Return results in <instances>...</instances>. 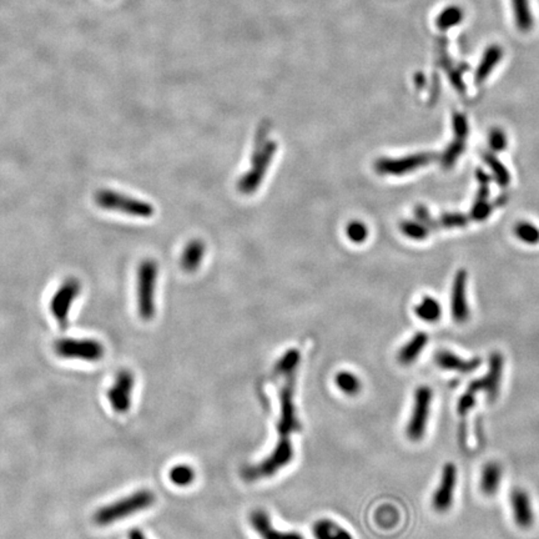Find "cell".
<instances>
[{
  "label": "cell",
  "instance_id": "cell-1",
  "mask_svg": "<svg viewBox=\"0 0 539 539\" xmlns=\"http://www.w3.org/2000/svg\"><path fill=\"white\" fill-rule=\"evenodd\" d=\"M155 501L157 497L151 490H136L134 493L122 497L113 503L98 508L92 516V521L99 527H107L116 522H120L130 516H134L136 513L146 511L148 508L154 505Z\"/></svg>",
  "mask_w": 539,
  "mask_h": 539
},
{
  "label": "cell",
  "instance_id": "cell-2",
  "mask_svg": "<svg viewBox=\"0 0 539 539\" xmlns=\"http://www.w3.org/2000/svg\"><path fill=\"white\" fill-rule=\"evenodd\" d=\"M276 150L277 144L272 140H267L261 145L260 142H256L255 151L251 157V166L239 179L236 185L239 192H241L242 195H252L259 190L276 154Z\"/></svg>",
  "mask_w": 539,
  "mask_h": 539
},
{
  "label": "cell",
  "instance_id": "cell-3",
  "mask_svg": "<svg viewBox=\"0 0 539 539\" xmlns=\"http://www.w3.org/2000/svg\"><path fill=\"white\" fill-rule=\"evenodd\" d=\"M157 263L145 259L137 267L136 274V304L137 313L144 321H151L155 316V289H157Z\"/></svg>",
  "mask_w": 539,
  "mask_h": 539
},
{
  "label": "cell",
  "instance_id": "cell-4",
  "mask_svg": "<svg viewBox=\"0 0 539 539\" xmlns=\"http://www.w3.org/2000/svg\"><path fill=\"white\" fill-rule=\"evenodd\" d=\"M293 458V447L290 438H278L272 452L256 466L246 467L242 471V477L248 482H255L259 479L269 478L276 475L281 469L291 463Z\"/></svg>",
  "mask_w": 539,
  "mask_h": 539
},
{
  "label": "cell",
  "instance_id": "cell-5",
  "mask_svg": "<svg viewBox=\"0 0 539 539\" xmlns=\"http://www.w3.org/2000/svg\"><path fill=\"white\" fill-rule=\"evenodd\" d=\"M94 200H95L96 205L105 209V210L127 213V215L135 216V218L148 219L155 213L154 206L149 202L136 199L133 196L124 195L120 192L109 190V189L98 190L94 195Z\"/></svg>",
  "mask_w": 539,
  "mask_h": 539
},
{
  "label": "cell",
  "instance_id": "cell-6",
  "mask_svg": "<svg viewBox=\"0 0 539 539\" xmlns=\"http://www.w3.org/2000/svg\"><path fill=\"white\" fill-rule=\"evenodd\" d=\"M433 391L428 386H419L415 391L411 416L406 426V436L412 442H419L426 434L432 408Z\"/></svg>",
  "mask_w": 539,
  "mask_h": 539
},
{
  "label": "cell",
  "instance_id": "cell-7",
  "mask_svg": "<svg viewBox=\"0 0 539 539\" xmlns=\"http://www.w3.org/2000/svg\"><path fill=\"white\" fill-rule=\"evenodd\" d=\"M280 390V419L277 422L278 438H290L292 433L301 431L295 406V373L287 375Z\"/></svg>",
  "mask_w": 539,
  "mask_h": 539
},
{
  "label": "cell",
  "instance_id": "cell-8",
  "mask_svg": "<svg viewBox=\"0 0 539 539\" xmlns=\"http://www.w3.org/2000/svg\"><path fill=\"white\" fill-rule=\"evenodd\" d=\"M54 351L66 360L99 362L105 356L104 345L95 339H60L54 342Z\"/></svg>",
  "mask_w": 539,
  "mask_h": 539
},
{
  "label": "cell",
  "instance_id": "cell-9",
  "mask_svg": "<svg viewBox=\"0 0 539 539\" xmlns=\"http://www.w3.org/2000/svg\"><path fill=\"white\" fill-rule=\"evenodd\" d=\"M437 159L434 153H417L402 157H381L377 159L373 168L380 175L402 176L417 170L427 163H432Z\"/></svg>",
  "mask_w": 539,
  "mask_h": 539
},
{
  "label": "cell",
  "instance_id": "cell-10",
  "mask_svg": "<svg viewBox=\"0 0 539 539\" xmlns=\"http://www.w3.org/2000/svg\"><path fill=\"white\" fill-rule=\"evenodd\" d=\"M504 360L503 356L499 352H493L490 356L488 371L481 378L473 380L469 383L467 390L473 395L482 392L490 402H493L501 392L502 377H503Z\"/></svg>",
  "mask_w": 539,
  "mask_h": 539
},
{
  "label": "cell",
  "instance_id": "cell-11",
  "mask_svg": "<svg viewBox=\"0 0 539 539\" xmlns=\"http://www.w3.org/2000/svg\"><path fill=\"white\" fill-rule=\"evenodd\" d=\"M81 292V284L78 278L69 277L66 278L57 292L51 298L50 302V311L57 319V325L65 330L69 324V313L75 298H78Z\"/></svg>",
  "mask_w": 539,
  "mask_h": 539
},
{
  "label": "cell",
  "instance_id": "cell-12",
  "mask_svg": "<svg viewBox=\"0 0 539 539\" xmlns=\"http://www.w3.org/2000/svg\"><path fill=\"white\" fill-rule=\"evenodd\" d=\"M135 376L130 369H121L107 389V397L114 411L125 415L130 411L134 395Z\"/></svg>",
  "mask_w": 539,
  "mask_h": 539
},
{
  "label": "cell",
  "instance_id": "cell-13",
  "mask_svg": "<svg viewBox=\"0 0 539 539\" xmlns=\"http://www.w3.org/2000/svg\"><path fill=\"white\" fill-rule=\"evenodd\" d=\"M457 486V467L448 462L442 469L440 483L432 496V507L437 513H446L453 505L454 492Z\"/></svg>",
  "mask_w": 539,
  "mask_h": 539
},
{
  "label": "cell",
  "instance_id": "cell-14",
  "mask_svg": "<svg viewBox=\"0 0 539 539\" xmlns=\"http://www.w3.org/2000/svg\"><path fill=\"white\" fill-rule=\"evenodd\" d=\"M466 285H467V272L460 270L454 277L452 286V300H451V311L454 322L466 324L469 321V307L466 298Z\"/></svg>",
  "mask_w": 539,
  "mask_h": 539
},
{
  "label": "cell",
  "instance_id": "cell-15",
  "mask_svg": "<svg viewBox=\"0 0 539 539\" xmlns=\"http://www.w3.org/2000/svg\"><path fill=\"white\" fill-rule=\"evenodd\" d=\"M510 501L516 525L523 529L531 528L534 523V511L531 496L523 488H514L511 492Z\"/></svg>",
  "mask_w": 539,
  "mask_h": 539
},
{
  "label": "cell",
  "instance_id": "cell-16",
  "mask_svg": "<svg viewBox=\"0 0 539 539\" xmlns=\"http://www.w3.org/2000/svg\"><path fill=\"white\" fill-rule=\"evenodd\" d=\"M434 362L440 369L449 372H457L462 375L472 373L482 365V360L479 357L466 360L447 350H441L438 352H436Z\"/></svg>",
  "mask_w": 539,
  "mask_h": 539
},
{
  "label": "cell",
  "instance_id": "cell-17",
  "mask_svg": "<svg viewBox=\"0 0 539 539\" xmlns=\"http://www.w3.org/2000/svg\"><path fill=\"white\" fill-rule=\"evenodd\" d=\"M250 523L263 539H305L298 532H281L271 523V518L263 510H255L250 514Z\"/></svg>",
  "mask_w": 539,
  "mask_h": 539
},
{
  "label": "cell",
  "instance_id": "cell-18",
  "mask_svg": "<svg viewBox=\"0 0 539 539\" xmlns=\"http://www.w3.org/2000/svg\"><path fill=\"white\" fill-rule=\"evenodd\" d=\"M205 244L202 240L194 239L192 241L187 242L184 248V251L180 257V266L187 274H192L198 271L204 256H205Z\"/></svg>",
  "mask_w": 539,
  "mask_h": 539
},
{
  "label": "cell",
  "instance_id": "cell-19",
  "mask_svg": "<svg viewBox=\"0 0 539 539\" xmlns=\"http://www.w3.org/2000/svg\"><path fill=\"white\" fill-rule=\"evenodd\" d=\"M503 471L497 462H488L483 466L479 481V488L484 496L492 497L496 495L502 483Z\"/></svg>",
  "mask_w": 539,
  "mask_h": 539
},
{
  "label": "cell",
  "instance_id": "cell-20",
  "mask_svg": "<svg viewBox=\"0 0 539 539\" xmlns=\"http://www.w3.org/2000/svg\"><path fill=\"white\" fill-rule=\"evenodd\" d=\"M427 343H428V336L425 332L415 334L411 340L406 342L404 346L399 348L397 361L404 366H410L412 363H415L419 356L422 355Z\"/></svg>",
  "mask_w": 539,
  "mask_h": 539
},
{
  "label": "cell",
  "instance_id": "cell-21",
  "mask_svg": "<svg viewBox=\"0 0 539 539\" xmlns=\"http://www.w3.org/2000/svg\"><path fill=\"white\" fill-rule=\"evenodd\" d=\"M315 539H354L352 534L331 519H319L313 527Z\"/></svg>",
  "mask_w": 539,
  "mask_h": 539
},
{
  "label": "cell",
  "instance_id": "cell-22",
  "mask_svg": "<svg viewBox=\"0 0 539 539\" xmlns=\"http://www.w3.org/2000/svg\"><path fill=\"white\" fill-rule=\"evenodd\" d=\"M502 55H503V51H502V48L498 47V45H492L488 49L486 50V53H484V55L482 57V62H481V64L478 65V68L475 70V79L477 84H481L487 79L492 70L495 69V66L501 62Z\"/></svg>",
  "mask_w": 539,
  "mask_h": 539
},
{
  "label": "cell",
  "instance_id": "cell-23",
  "mask_svg": "<svg viewBox=\"0 0 539 539\" xmlns=\"http://www.w3.org/2000/svg\"><path fill=\"white\" fill-rule=\"evenodd\" d=\"M415 313L423 322L434 324V322L440 321L441 316H442V307L436 298L426 296L416 305Z\"/></svg>",
  "mask_w": 539,
  "mask_h": 539
},
{
  "label": "cell",
  "instance_id": "cell-24",
  "mask_svg": "<svg viewBox=\"0 0 539 539\" xmlns=\"http://www.w3.org/2000/svg\"><path fill=\"white\" fill-rule=\"evenodd\" d=\"M334 384L339 390L347 395V396H356L361 392L362 382L355 373L348 372V371H341L334 376Z\"/></svg>",
  "mask_w": 539,
  "mask_h": 539
},
{
  "label": "cell",
  "instance_id": "cell-25",
  "mask_svg": "<svg viewBox=\"0 0 539 539\" xmlns=\"http://www.w3.org/2000/svg\"><path fill=\"white\" fill-rule=\"evenodd\" d=\"M301 360V354L296 348H290L285 352L284 356L275 365V373L278 376H287L296 373L298 365Z\"/></svg>",
  "mask_w": 539,
  "mask_h": 539
},
{
  "label": "cell",
  "instance_id": "cell-26",
  "mask_svg": "<svg viewBox=\"0 0 539 539\" xmlns=\"http://www.w3.org/2000/svg\"><path fill=\"white\" fill-rule=\"evenodd\" d=\"M512 4H513L518 28L522 31H528L533 25V18L528 0H512Z\"/></svg>",
  "mask_w": 539,
  "mask_h": 539
},
{
  "label": "cell",
  "instance_id": "cell-27",
  "mask_svg": "<svg viewBox=\"0 0 539 539\" xmlns=\"http://www.w3.org/2000/svg\"><path fill=\"white\" fill-rule=\"evenodd\" d=\"M196 473L192 466L187 464H176L169 472V479L172 484L178 487H187L195 481Z\"/></svg>",
  "mask_w": 539,
  "mask_h": 539
},
{
  "label": "cell",
  "instance_id": "cell-28",
  "mask_svg": "<svg viewBox=\"0 0 539 539\" xmlns=\"http://www.w3.org/2000/svg\"><path fill=\"white\" fill-rule=\"evenodd\" d=\"M462 21H463V12H462L461 8L451 5V7L445 8L441 12V14L436 19V24L441 30H447V29L453 28L456 25L461 24Z\"/></svg>",
  "mask_w": 539,
  "mask_h": 539
},
{
  "label": "cell",
  "instance_id": "cell-29",
  "mask_svg": "<svg viewBox=\"0 0 539 539\" xmlns=\"http://www.w3.org/2000/svg\"><path fill=\"white\" fill-rule=\"evenodd\" d=\"M399 227H401V233H402L404 236H407L408 239H412V240H415V241H422V240H425L427 236L430 235V231H431L426 225H423V224L419 222V220L402 221Z\"/></svg>",
  "mask_w": 539,
  "mask_h": 539
},
{
  "label": "cell",
  "instance_id": "cell-30",
  "mask_svg": "<svg viewBox=\"0 0 539 539\" xmlns=\"http://www.w3.org/2000/svg\"><path fill=\"white\" fill-rule=\"evenodd\" d=\"M483 159L486 163L490 168V170L493 172V176L496 179L497 184L501 186H507L511 183V175L508 170L505 169L503 163H501L499 160H497L496 157H493L492 154H483Z\"/></svg>",
  "mask_w": 539,
  "mask_h": 539
},
{
  "label": "cell",
  "instance_id": "cell-31",
  "mask_svg": "<svg viewBox=\"0 0 539 539\" xmlns=\"http://www.w3.org/2000/svg\"><path fill=\"white\" fill-rule=\"evenodd\" d=\"M514 234L518 239L528 245H537L539 244V228L531 222H519L514 227Z\"/></svg>",
  "mask_w": 539,
  "mask_h": 539
},
{
  "label": "cell",
  "instance_id": "cell-32",
  "mask_svg": "<svg viewBox=\"0 0 539 539\" xmlns=\"http://www.w3.org/2000/svg\"><path fill=\"white\" fill-rule=\"evenodd\" d=\"M464 140L462 139H456L453 142H451L447 146V149L445 150V153L441 157V163L445 169H449L452 168L456 161L458 160V157H461L464 151Z\"/></svg>",
  "mask_w": 539,
  "mask_h": 539
},
{
  "label": "cell",
  "instance_id": "cell-33",
  "mask_svg": "<svg viewBox=\"0 0 539 539\" xmlns=\"http://www.w3.org/2000/svg\"><path fill=\"white\" fill-rule=\"evenodd\" d=\"M369 228L365 222L354 220L348 222L346 226V236L354 244H363L369 237Z\"/></svg>",
  "mask_w": 539,
  "mask_h": 539
},
{
  "label": "cell",
  "instance_id": "cell-34",
  "mask_svg": "<svg viewBox=\"0 0 539 539\" xmlns=\"http://www.w3.org/2000/svg\"><path fill=\"white\" fill-rule=\"evenodd\" d=\"M467 222H469L467 216L461 213H445L438 220L441 226L448 227V228L464 226Z\"/></svg>",
  "mask_w": 539,
  "mask_h": 539
},
{
  "label": "cell",
  "instance_id": "cell-35",
  "mask_svg": "<svg viewBox=\"0 0 539 539\" xmlns=\"http://www.w3.org/2000/svg\"><path fill=\"white\" fill-rule=\"evenodd\" d=\"M492 205L488 200H475V205L471 210V218L475 221H484L492 213Z\"/></svg>",
  "mask_w": 539,
  "mask_h": 539
},
{
  "label": "cell",
  "instance_id": "cell-36",
  "mask_svg": "<svg viewBox=\"0 0 539 539\" xmlns=\"http://www.w3.org/2000/svg\"><path fill=\"white\" fill-rule=\"evenodd\" d=\"M490 149L493 151H503L507 146V136L502 129L495 128L490 130L488 136Z\"/></svg>",
  "mask_w": 539,
  "mask_h": 539
},
{
  "label": "cell",
  "instance_id": "cell-37",
  "mask_svg": "<svg viewBox=\"0 0 539 539\" xmlns=\"http://www.w3.org/2000/svg\"><path fill=\"white\" fill-rule=\"evenodd\" d=\"M452 124H453L454 134L457 136V139L464 140L467 137V135H469V122H467L466 116L460 113L454 114Z\"/></svg>",
  "mask_w": 539,
  "mask_h": 539
},
{
  "label": "cell",
  "instance_id": "cell-38",
  "mask_svg": "<svg viewBox=\"0 0 539 539\" xmlns=\"http://www.w3.org/2000/svg\"><path fill=\"white\" fill-rule=\"evenodd\" d=\"M415 216H416V220H419L423 225H426L430 230H433V228H437V227L440 226L438 220L433 219L431 213H430V211L427 210V207H425V206H417L416 210H415Z\"/></svg>",
  "mask_w": 539,
  "mask_h": 539
},
{
  "label": "cell",
  "instance_id": "cell-39",
  "mask_svg": "<svg viewBox=\"0 0 539 539\" xmlns=\"http://www.w3.org/2000/svg\"><path fill=\"white\" fill-rule=\"evenodd\" d=\"M475 406V395L471 393L469 391H466L462 395L458 404H457V412L461 416H466L471 410Z\"/></svg>",
  "mask_w": 539,
  "mask_h": 539
},
{
  "label": "cell",
  "instance_id": "cell-40",
  "mask_svg": "<svg viewBox=\"0 0 539 539\" xmlns=\"http://www.w3.org/2000/svg\"><path fill=\"white\" fill-rule=\"evenodd\" d=\"M128 539H148V537L145 536V533L142 532V529H139V528H133V529L128 533Z\"/></svg>",
  "mask_w": 539,
  "mask_h": 539
},
{
  "label": "cell",
  "instance_id": "cell-41",
  "mask_svg": "<svg viewBox=\"0 0 539 539\" xmlns=\"http://www.w3.org/2000/svg\"><path fill=\"white\" fill-rule=\"evenodd\" d=\"M477 179H478L479 185H490V176H488V174H486L484 171H477Z\"/></svg>",
  "mask_w": 539,
  "mask_h": 539
}]
</instances>
